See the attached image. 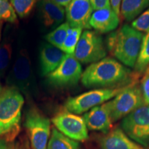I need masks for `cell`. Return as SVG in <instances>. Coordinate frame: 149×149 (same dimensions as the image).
Segmentation results:
<instances>
[{"label":"cell","mask_w":149,"mask_h":149,"mask_svg":"<svg viewBox=\"0 0 149 149\" xmlns=\"http://www.w3.org/2000/svg\"><path fill=\"white\" fill-rule=\"evenodd\" d=\"M131 77L130 70L122 63L111 57H105L87 67L81 81L86 88H120L118 86L129 84Z\"/></svg>","instance_id":"1"},{"label":"cell","mask_w":149,"mask_h":149,"mask_svg":"<svg viewBox=\"0 0 149 149\" xmlns=\"http://www.w3.org/2000/svg\"><path fill=\"white\" fill-rule=\"evenodd\" d=\"M144 34L131 26L124 24L117 31L107 37L105 45L107 51L124 66L134 68L140 51Z\"/></svg>","instance_id":"2"},{"label":"cell","mask_w":149,"mask_h":149,"mask_svg":"<svg viewBox=\"0 0 149 149\" xmlns=\"http://www.w3.org/2000/svg\"><path fill=\"white\" fill-rule=\"evenodd\" d=\"M24 99L14 87L2 91L0 95V138L13 141L20 130Z\"/></svg>","instance_id":"3"},{"label":"cell","mask_w":149,"mask_h":149,"mask_svg":"<svg viewBox=\"0 0 149 149\" xmlns=\"http://www.w3.org/2000/svg\"><path fill=\"white\" fill-rule=\"evenodd\" d=\"M7 82L26 95L37 92L36 79L33 74L29 53L25 48L20 49L9 72Z\"/></svg>","instance_id":"4"},{"label":"cell","mask_w":149,"mask_h":149,"mask_svg":"<svg viewBox=\"0 0 149 149\" xmlns=\"http://www.w3.org/2000/svg\"><path fill=\"white\" fill-rule=\"evenodd\" d=\"M124 88L94 89L77 96L69 97L65 102V109L76 115L86 113L93 108L106 103L114 98Z\"/></svg>","instance_id":"5"},{"label":"cell","mask_w":149,"mask_h":149,"mask_svg":"<svg viewBox=\"0 0 149 149\" xmlns=\"http://www.w3.org/2000/svg\"><path fill=\"white\" fill-rule=\"evenodd\" d=\"M113 122L124 118L137 108L146 104L139 85L130 83L111 101H109Z\"/></svg>","instance_id":"6"},{"label":"cell","mask_w":149,"mask_h":149,"mask_svg":"<svg viewBox=\"0 0 149 149\" xmlns=\"http://www.w3.org/2000/svg\"><path fill=\"white\" fill-rule=\"evenodd\" d=\"M121 128L130 139L149 146V104H144L122 119Z\"/></svg>","instance_id":"7"},{"label":"cell","mask_w":149,"mask_h":149,"mask_svg":"<svg viewBox=\"0 0 149 149\" xmlns=\"http://www.w3.org/2000/svg\"><path fill=\"white\" fill-rule=\"evenodd\" d=\"M107 49L103 38L97 32L86 30L73 53L74 57L82 64H93L107 57Z\"/></svg>","instance_id":"8"},{"label":"cell","mask_w":149,"mask_h":149,"mask_svg":"<svg viewBox=\"0 0 149 149\" xmlns=\"http://www.w3.org/2000/svg\"><path fill=\"white\" fill-rule=\"evenodd\" d=\"M24 126L27 130L32 149H47L51 136V121L37 110L26 115Z\"/></svg>","instance_id":"9"},{"label":"cell","mask_w":149,"mask_h":149,"mask_svg":"<svg viewBox=\"0 0 149 149\" xmlns=\"http://www.w3.org/2000/svg\"><path fill=\"white\" fill-rule=\"evenodd\" d=\"M82 75L79 61L73 55H67L56 69L47 75L48 81L58 87L70 86L77 84Z\"/></svg>","instance_id":"10"},{"label":"cell","mask_w":149,"mask_h":149,"mask_svg":"<svg viewBox=\"0 0 149 149\" xmlns=\"http://www.w3.org/2000/svg\"><path fill=\"white\" fill-rule=\"evenodd\" d=\"M52 122L59 131L77 141H84L88 138V128L84 117L65 111L56 115Z\"/></svg>","instance_id":"11"},{"label":"cell","mask_w":149,"mask_h":149,"mask_svg":"<svg viewBox=\"0 0 149 149\" xmlns=\"http://www.w3.org/2000/svg\"><path fill=\"white\" fill-rule=\"evenodd\" d=\"M93 11L90 0H72L66 7V22L70 27L90 29V19Z\"/></svg>","instance_id":"12"},{"label":"cell","mask_w":149,"mask_h":149,"mask_svg":"<svg viewBox=\"0 0 149 149\" xmlns=\"http://www.w3.org/2000/svg\"><path fill=\"white\" fill-rule=\"evenodd\" d=\"M88 129L95 131H100L107 134L111 130L113 126L111 111L109 102L97 106L84 115Z\"/></svg>","instance_id":"13"},{"label":"cell","mask_w":149,"mask_h":149,"mask_svg":"<svg viewBox=\"0 0 149 149\" xmlns=\"http://www.w3.org/2000/svg\"><path fill=\"white\" fill-rule=\"evenodd\" d=\"M66 54L48 42L40 48V64L42 76H47L59 66Z\"/></svg>","instance_id":"14"},{"label":"cell","mask_w":149,"mask_h":149,"mask_svg":"<svg viewBox=\"0 0 149 149\" xmlns=\"http://www.w3.org/2000/svg\"><path fill=\"white\" fill-rule=\"evenodd\" d=\"M38 8L41 20L46 28L55 29L63 24L66 15L64 7L51 0H40Z\"/></svg>","instance_id":"15"},{"label":"cell","mask_w":149,"mask_h":149,"mask_svg":"<svg viewBox=\"0 0 149 149\" xmlns=\"http://www.w3.org/2000/svg\"><path fill=\"white\" fill-rule=\"evenodd\" d=\"M120 24V17L111 7L93 11L90 19V26L97 33L113 32Z\"/></svg>","instance_id":"16"},{"label":"cell","mask_w":149,"mask_h":149,"mask_svg":"<svg viewBox=\"0 0 149 149\" xmlns=\"http://www.w3.org/2000/svg\"><path fill=\"white\" fill-rule=\"evenodd\" d=\"M100 144L101 149H146L130 139L120 128L105 134L100 139Z\"/></svg>","instance_id":"17"},{"label":"cell","mask_w":149,"mask_h":149,"mask_svg":"<svg viewBox=\"0 0 149 149\" xmlns=\"http://www.w3.org/2000/svg\"><path fill=\"white\" fill-rule=\"evenodd\" d=\"M149 6V0H122L121 17L126 22L135 20Z\"/></svg>","instance_id":"18"},{"label":"cell","mask_w":149,"mask_h":149,"mask_svg":"<svg viewBox=\"0 0 149 149\" xmlns=\"http://www.w3.org/2000/svg\"><path fill=\"white\" fill-rule=\"evenodd\" d=\"M47 149H79V144L66 137L56 128H53Z\"/></svg>","instance_id":"19"},{"label":"cell","mask_w":149,"mask_h":149,"mask_svg":"<svg viewBox=\"0 0 149 149\" xmlns=\"http://www.w3.org/2000/svg\"><path fill=\"white\" fill-rule=\"evenodd\" d=\"M149 66V31L144 35L140 51L136 62L135 70L137 73L144 72Z\"/></svg>","instance_id":"20"},{"label":"cell","mask_w":149,"mask_h":149,"mask_svg":"<svg viewBox=\"0 0 149 149\" xmlns=\"http://www.w3.org/2000/svg\"><path fill=\"white\" fill-rule=\"evenodd\" d=\"M69 28L70 26L68 22H64V23L61 24L58 27H57L53 31L46 35V40L49 44L61 49L65 40H66Z\"/></svg>","instance_id":"21"},{"label":"cell","mask_w":149,"mask_h":149,"mask_svg":"<svg viewBox=\"0 0 149 149\" xmlns=\"http://www.w3.org/2000/svg\"><path fill=\"white\" fill-rule=\"evenodd\" d=\"M82 33L81 28L70 27L61 50L67 55H73L77 43Z\"/></svg>","instance_id":"22"},{"label":"cell","mask_w":149,"mask_h":149,"mask_svg":"<svg viewBox=\"0 0 149 149\" xmlns=\"http://www.w3.org/2000/svg\"><path fill=\"white\" fill-rule=\"evenodd\" d=\"M12 53L11 43L4 40L0 46V77H3L8 69Z\"/></svg>","instance_id":"23"},{"label":"cell","mask_w":149,"mask_h":149,"mask_svg":"<svg viewBox=\"0 0 149 149\" xmlns=\"http://www.w3.org/2000/svg\"><path fill=\"white\" fill-rule=\"evenodd\" d=\"M37 0H11L10 3L17 15L21 18L26 17L32 11Z\"/></svg>","instance_id":"24"},{"label":"cell","mask_w":149,"mask_h":149,"mask_svg":"<svg viewBox=\"0 0 149 149\" xmlns=\"http://www.w3.org/2000/svg\"><path fill=\"white\" fill-rule=\"evenodd\" d=\"M17 15L11 3L7 0H0V21L15 23Z\"/></svg>","instance_id":"25"},{"label":"cell","mask_w":149,"mask_h":149,"mask_svg":"<svg viewBox=\"0 0 149 149\" xmlns=\"http://www.w3.org/2000/svg\"><path fill=\"white\" fill-rule=\"evenodd\" d=\"M131 26L141 33L149 31V8L136 18L131 23Z\"/></svg>","instance_id":"26"},{"label":"cell","mask_w":149,"mask_h":149,"mask_svg":"<svg viewBox=\"0 0 149 149\" xmlns=\"http://www.w3.org/2000/svg\"><path fill=\"white\" fill-rule=\"evenodd\" d=\"M146 74L141 82V91L142 93L145 103L149 104V70L146 69Z\"/></svg>","instance_id":"27"},{"label":"cell","mask_w":149,"mask_h":149,"mask_svg":"<svg viewBox=\"0 0 149 149\" xmlns=\"http://www.w3.org/2000/svg\"><path fill=\"white\" fill-rule=\"evenodd\" d=\"M94 10L111 6L109 0H90Z\"/></svg>","instance_id":"28"},{"label":"cell","mask_w":149,"mask_h":149,"mask_svg":"<svg viewBox=\"0 0 149 149\" xmlns=\"http://www.w3.org/2000/svg\"><path fill=\"white\" fill-rule=\"evenodd\" d=\"M111 8L119 17L120 16V7L122 0H109Z\"/></svg>","instance_id":"29"},{"label":"cell","mask_w":149,"mask_h":149,"mask_svg":"<svg viewBox=\"0 0 149 149\" xmlns=\"http://www.w3.org/2000/svg\"><path fill=\"white\" fill-rule=\"evenodd\" d=\"M10 143L4 138H0V149H13Z\"/></svg>","instance_id":"30"},{"label":"cell","mask_w":149,"mask_h":149,"mask_svg":"<svg viewBox=\"0 0 149 149\" xmlns=\"http://www.w3.org/2000/svg\"><path fill=\"white\" fill-rule=\"evenodd\" d=\"M51 1L57 3V4L61 6L66 7L72 0H51Z\"/></svg>","instance_id":"31"},{"label":"cell","mask_w":149,"mask_h":149,"mask_svg":"<svg viewBox=\"0 0 149 149\" xmlns=\"http://www.w3.org/2000/svg\"><path fill=\"white\" fill-rule=\"evenodd\" d=\"M2 24L3 22L0 21V40H1V29H2Z\"/></svg>","instance_id":"32"},{"label":"cell","mask_w":149,"mask_h":149,"mask_svg":"<svg viewBox=\"0 0 149 149\" xmlns=\"http://www.w3.org/2000/svg\"><path fill=\"white\" fill-rule=\"evenodd\" d=\"M2 88H1V84H0V95H1V92H2Z\"/></svg>","instance_id":"33"},{"label":"cell","mask_w":149,"mask_h":149,"mask_svg":"<svg viewBox=\"0 0 149 149\" xmlns=\"http://www.w3.org/2000/svg\"><path fill=\"white\" fill-rule=\"evenodd\" d=\"M146 69H148V70H149V66H148V68H146Z\"/></svg>","instance_id":"34"},{"label":"cell","mask_w":149,"mask_h":149,"mask_svg":"<svg viewBox=\"0 0 149 149\" xmlns=\"http://www.w3.org/2000/svg\"><path fill=\"white\" fill-rule=\"evenodd\" d=\"M15 149H18L17 148H16V147H15Z\"/></svg>","instance_id":"35"}]
</instances>
